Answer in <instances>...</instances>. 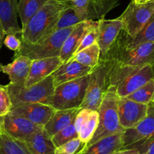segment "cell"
Listing matches in <instances>:
<instances>
[{
  "mask_svg": "<svg viewBox=\"0 0 154 154\" xmlns=\"http://www.w3.org/2000/svg\"><path fill=\"white\" fill-rule=\"evenodd\" d=\"M81 22L83 21L81 20L79 16L78 15L75 8L72 5H68L61 11L58 18L57 19L54 24L51 28L49 35L52 33V32H55V31L59 30V29L72 27V26H75V25L81 23Z\"/></svg>",
  "mask_w": 154,
  "mask_h": 154,
  "instance_id": "cell-27",
  "label": "cell"
},
{
  "mask_svg": "<svg viewBox=\"0 0 154 154\" xmlns=\"http://www.w3.org/2000/svg\"><path fill=\"white\" fill-rule=\"evenodd\" d=\"M17 0H0V22L5 35L21 34L22 29L17 22Z\"/></svg>",
  "mask_w": 154,
  "mask_h": 154,
  "instance_id": "cell-19",
  "label": "cell"
},
{
  "mask_svg": "<svg viewBox=\"0 0 154 154\" xmlns=\"http://www.w3.org/2000/svg\"><path fill=\"white\" fill-rule=\"evenodd\" d=\"M62 63L59 57L32 60L24 86L26 88L30 87L45 79L51 75Z\"/></svg>",
  "mask_w": 154,
  "mask_h": 154,
  "instance_id": "cell-15",
  "label": "cell"
},
{
  "mask_svg": "<svg viewBox=\"0 0 154 154\" xmlns=\"http://www.w3.org/2000/svg\"><path fill=\"white\" fill-rule=\"evenodd\" d=\"M126 97L137 103H143V104L148 105L153 102L154 79H151L135 91L126 96Z\"/></svg>",
  "mask_w": 154,
  "mask_h": 154,
  "instance_id": "cell-30",
  "label": "cell"
},
{
  "mask_svg": "<svg viewBox=\"0 0 154 154\" xmlns=\"http://www.w3.org/2000/svg\"><path fill=\"white\" fill-rule=\"evenodd\" d=\"M3 124H4V116H0V134H1L2 129H3Z\"/></svg>",
  "mask_w": 154,
  "mask_h": 154,
  "instance_id": "cell-40",
  "label": "cell"
},
{
  "mask_svg": "<svg viewBox=\"0 0 154 154\" xmlns=\"http://www.w3.org/2000/svg\"><path fill=\"white\" fill-rule=\"evenodd\" d=\"M0 154H32L23 140L11 137L2 129L0 134Z\"/></svg>",
  "mask_w": 154,
  "mask_h": 154,
  "instance_id": "cell-25",
  "label": "cell"
},
{
  "mask_svg": "<svg viewBox=\"0 0 154 154\" xmlns=\"http://www.w3.org/2000/svg\"><path fill=\"white\" fill-rule=\"evenodd\" d=\"M91 111L92 110H90L88 109H85V108L79 109V112H78L77 115L75 116V118L74 119V125H75V130H76L78 133H79L82 124L84 123V122L86 120L87 118L91 114Z\"/></svg>",
  "mask_w": 154,
  "mask_h": 154,
  "instance_id": "cell-36",
  "label": "cell"
},
{
  "mask_svg": "<svg viewBox=\"0 0 154 154\" xmlns=\"http://www.w3.org/2000/svg\"><path fill=\"white\" fill-rule=\"evenodd\" d=\"M32 154H54L56 146L43 129L29 136L24 140Z\"/></svg>",
  "mask_w": 154,
  "mask_h": 154,
  "instance_id": "cell-23",
  "label": "cell"
},
{
  "mask_svg": "<svg viewBox=\"0 0 154 154\" xmlns=\"http://www.w3.org/2000/svg\"><path fill=\"white\" fill-rule=\"evenodd\" d=\"M11 97L5 85H0V116H5L11 111Z\"/></svg>",
  "mask_w": 154,
  "mask_h": 154,
  "instance_id": "cell-34",
  "label": "cell"
},
{
  "mask_svg": "<svg viewBox=\"0 0 154 154\" xmlns=\"http://www.w3.org/2000/svg\"><path fill=\"white\" fill-rule=\"evenodd\" d=\"M85 146L79 137L72 139L62 146L56 147L54 154H77Z\"/></svg>",
  "mask_w": 154,
  "mask_h": 154,
  "instance_id": "cell-33",
  "label": "cell"
},
{
  "mask_svg": "<svg viewBox=\"0 0 154 154\" xmlns=\"http://www.w3.org/2000/svg\"><path fill=\"white\" fill-rule=\"evenodd\" d=\"M98 29L97 43L100 48V58H103L123 29V23L120 17L113 20L102 18L99 20Z\"/></svg>",
  "mask_w": 154,
  "mask_h": 154,
  "instance_id": "cell-11",
  "label": "cell"
},
{
  "mask_svg": "<svg viewBox=\"0 0 154 154\" xmlns=\"http://www.w3.org/2000/svg\"><path fill=\"white\" fill-rule=\"evenodd\" d=\"M122 134L104 137L93 144L84 147L77 154H113L123 147Z\"/></svg>",
  "mask_w": 154,
  "mask_h": 154,
  "instance_id": "cell-22",
  "label": "cell"
},
{
  "mask_svg": "<svg viewBox=\"0 0 154 154\" xmlns=\"http://www.w3.org/2000/svg\"><path fill=\"white\" fill-rule=\"evenodd\" d=\"M79 109L80 108H72L55 110L49 121L43 127V130L51 137H54L65 127L74 122Z\"/></svg>",
  "mask_w": 154,
  "mask_h": 154,
  "instance_id": "cell-20",
  "label": "cell"
},
{
  "mask_svg": "<svg viewBox=\"0 0 154 154\" xmlns=\"http://www.w3.org/2000/svg\"><path fill=\"white\" fill-rule=\"evenodd\" d=\"M122 140V148L137 149L143 154L148 145L154 140V101L148 104L147 115L141 122L124 131Z\"/></svg>",
  "mask_w": 154,
  "mask_h": 154,
  "instance_id": "cell-7",
  "label": "cell"
},
{
  "mask_svg": "<svg viewBox=\"0 0 154 154\" xmlns=\"http://www.w3.org/2000/svg\"><path fill=\"white\" fill-rule=\"evenodd\" d=\"M98 27H99V20H95L94 23H93L92 26L88 29L85 32V35L82 38V41L80 42V45H79L78 48L76 49L75 52L74 53L73 55L79 53V51H82L85 48L91 46L93 44L97 42V36H98Z\"/></svg>",
  "mask_w": 154,
  "mask_h": 154,
  "instance_id": "cell-32",
  "label": "cell"
},
{
  "mask_svg": "<svg viewBox=\"0 0 154 154\" xmlns=\"http://www.w3.org/2000/svg\"><path fill=\"white\" fill-rule=\"evenodd\" d=\"M118 99L119 96L116 93V87L113 85L108 87L97 110L99 116L98 126L91 140L85 146L93 144L104 137L124 132L125 129L119 123Z\"/></svg>",
  "mask_w": 154,
  "mask_h": 154,
  "instance_id": "cell-2",
  "label": "cell"
},
{
  "mask_svg": "<svg viewBox=\"0 0 154 154\" xmlns=\"http://www.w3.org/2000/svg\"><path fill=\"white\" fill-rule=\"evenodd\" d=\"M55 1H57V2H62V3L67 4V5H70V2H71L70 0H55Z\"/></svg>",
  "mask_w": 154,
  "mask_h": 154,
  "instance_id": "cell-42",
  "label": "cell"
},
{
  "mask_svg": "<svg viewBox=\"0 0 154 154\" xmlns=\"http://www.w3.org/2000/svg\"><path fill=\"white\" fill-rule=\"evenodd\" d=\"M93 69L94 68L81 64L75 60H69L62 63L51 75L54 86H57L88 75Z\"/></svg>",
  "mask_w": 154,
  "mask_h": 154,
  "instance_id": "cell-16",
  "label": "cell"
},
{
  "mask_svg": "<svg viewBox=\"0 0 154 154\" xmlns=\"http://www.w3.org/2000/svg\"><path fill=\"white\" fill-rule=\"evenodd\" d=\"M103 58H107L122 66H154V42H143L131 48H124L118 38Z\"/></svg>",
  "mask_w": 154,
  "mask_h": 154,
  "instance_id": "cell-4",
  "label": "cell"
},
{
  "mask_svg": "<svg viewBox=\"0 0 154 154\" xmlns=\"http://www.w3.org/2000/svg\"><path fill=\"white\" fill-rule=\"evenodd\" d=\"M119 5V0H92L80 13L82 21L98 20Z\"/></svg>",
  "mask_w": 154,
  "mask_h": 154,
  "instance_id": "cell-21",
  "label": "cell"
},
{
  "mask_svg": "<svg viewBox=\"0 0 154 154\" xmlns=\"http://www.w3.org/2000/svg\"><path fill=\"white\" fill-rule=\"evenodd\" d=\"M67 5V4L57 2L55 0H49L32 16L26 26L21 28V42L35 43L48 36L51 28L58 18L61 11Z\"/></svg>",
  "mask_w": 154,
  "mask_h": 154,
  "instance_id": "cell-1",
  "label": "cell"
},
{
  "mask_svg": "<svg viewBox=\"0 0 154 154\" xmlns=\"http://www.w3.org/2000/svg\"><path fill=\"white\" fill-rule=\"evenodd\" d=\"M99 123V116L97 111H91L86 120L81 126L80 130L78 133V137L79 140L85 143V146L91 140L94 136Z\"/></svg>",
  "mask_w": 154,
  "mask_h": 154,
  "instance_id": "cell-29",
  "label": "cell"
},
{
  "mask_svg": "<svg viewBox=\"0 0 154 154\" xmlns=\"http://www.w3.org/2000/svg\"><path fill=\"white\" fill-rule=\"evenodd\" d=\"M153 14L154 1L138 4L131 0L120 16L123 23L122 31L128 38H134Z\"/></svg>",
  "mask_w": 154,
  "mask_h": 154,
  "instance_id": "cell-9",
  "label": "cell"
},
{
  "mask_svg": "<svg viewBox=\"0 0 154 154\" xmlns=\"http://www.w3.org/2000/svg\"><path fill=\"white\" fill-rule=\"evenodd\" d=\"M113 154H141L140 151L137 149H127V148H122L119 149Z\"/></svg>",
  "mask_w": 154,
  "mask_h": 154,
  "instance_id": "cell-37",
  "label": "cell"
},
{
  "mask_svg": "<svg viewBox=\"0 0 154 154\" xmlns=\"http://www.w3.org/2000/svg\"><path fill=\"white\" fill-rule=\"evenodd\" d=\"M143 154H154V140L148 145Z\"/></svg>",
  "mask_w": 154,
  "mask_h": 154,
  "instance_id": "cell-38",
  "label": "cell"
},
{
  "mask_svg": "<svg viewBox=\"0 0 154 154\" xmlns=\"http://www.w3.org/2000/svg\"><path fill=\"white\" fill-rule=\"evenodd\" d=\"M74 26L55 31L35 43L21 42V48L19 51L15 52L14 57L26 56L32 60L59 57L63 42Z\"/></svg>",
  "mask_w": 154,
  "mask_h": 154,
  "instance_id": "cell-5",
  "label": "cell"
},
{
  "mask_svg": "<svg viewBox=\"0 0 154 154\" xmlns=\"http://www.w3.org/2000/svg\"><path fill=\"white\" fill-rule=\"evenodd\" d=\"M70 1H71V2H70V4H71V3H72V2H73L75 0H70Z\"/></svg>",
  "mask_w": 154,
  "mask_h": 154,
  "instance_id": "cell-43",
  "label": "cell"
},
{
  "mask_svg": "<svg viewBox=\"0 0 154 154\" xmlns=\"http://www.w3.org/2000/svg\"><path fill=\"white\" fill-rule=\"evenodd\" d=\"M5 86L11 97L12 107L26 103H42L49 106L55 88L51 75L27 88L11 83Z\"/></svg>",
  "mask_w": 154,
  "mask_h": 154,
  "instance_id": "cell-3",
  "label": "cell"
},
{
  "mask_svg": "<svg viewBox=\"0 0 154 154\" xmlns=\"http://www.w3.org/2000/svg\"><path fill=\"white\" fill-rule=\"evenodd\" d=\"M56 109L42 103H26L11 108L10 113L22 116L38 126L43 128Z\"/></svg>",
  "mask_w": 154,
  "mask_h": 154,
  "instance_id": "cell-12",
  "label": "cell"
},
{
  "mask_svg": "<svg viewBox=\"0 0 154 154\" xmlns=\"http://www.w3.org/2000/svg\"><path fill=\"white\" fill-rule=\"evenodd\" d=\"M21 39L17 38L15 34H7L3 40V44L10 50L17 52L21 48Z\"/></svg>",
  "mask_w": 154,
  "mask_h": 154,
  "instance_id": "cell-35",
  "label": "cell"
},
{
  "mask_svg": "<svg viewBox=\"0 0 154 154\" xmlns=\"http://www.w3.org/2000/svg\"><path fill=\"white\" fill-rule=\"evenodd\" d=\"M1 65H2V64L0 63V72H1Z\"/></svg>",
  "mask_w": 154,
  "mask_h": 154,
  "instance_id": "cell-44",
  "label": "cell"
},
{
  "mask_svg": "<svg viewBox=\"0 0 154 154\" xmlns=\"http://www.w3.org/2000/svg\"><path fill=\"white\" fill-rule=\"evenodd\" d=\"M77 137H78V132L75 130L74 122H72L61 131H59L57 134H56L54 137H52V140L54 146L58 147L69 142V140Z\"/></svg>",
  "mask_w": 154,
  "mask_h": 154,
  "instance_id": "cell-31",
  "label": "cell"
},
{
  "mask_svg": "<svg viewBox=\"0 0 154 154\" xmlns=\"http://www.w3.org/2000/svg\"><path fill=\"white\" fill-rule=\"evenodd\" d=\"M151 79H154V66L144 65L130 74L116 87L117 95L119 97H126Z\"/></svg>",
  "mask_w": 154,
  "mask_h": 154,
  "instance_id": "cell-14",
  "label": "cell"
},
{
  "mask_svg": "<svg viewBox=\"0 0 154 154\" xmlns=\"http://www.w3.org/2000/svg\"><path fill=\"white\" fill-rule=\"evenodd\" d=\"M5 32H4L3 28H2V24H1V22H0V48H1V45L3 43V40L5 38Z\"/></svg>",
  "mask_w": 154,
  "mask_h": 154,
  "instance_id": "cell-39",
  "label": "cell"
},
{
  "mask_svg": "<svg viewBox=\"0 0 154 154\" xmlns=\"http://www.w3.org/2000/svg\"><path fill=\"white\" fill-rule=\"evenodd\" d=\"M3 128L11 137L23 141L32 134L43 129L28 119L10 112L4 116Z\"/></svg>",
  "mask_w": 154,
  "mask_h": 154,
  "instance_id": "cell-13",
  "label": "cell"
},
{
  "mask_svg": "<svg viewBox=\"0 0 154 154\" xmlns=\"http://www.w3.org/2000/svg\"><path fill=\"white\" fill-rule=\"evenodd\" d=\"M95 20H87L81 22L73 27L70 33L66 37L62 46L59 57L62 63L67 62L73 56L78 48L85 32L91 27Z\"/></svg>",
  "mask_w": 154,
  "mask_h": 154,
  "instance_id": "cell-17",
  "label": "cell"
},
{
  "mask_svg": "<svg viewBox=\"0 0 154 154\" xmlns=\"http://www.w3.org/2000/svg\"><path fill=\"white\" fill-rule=\"evenodd\" d=\"M119 123L124 129L133 128L146 116L148 105L131 100L126 97L118 99Z\"/></svg>",
  "mask_w": 154,
  "mask_h": 154,
  "instance_id": "cell-10",
  "label": "cell"
},
{
  "mask_svg": "<svg viewBox=\"0 0 154 154\" xmlns=\"http://www.w3.org/2000/svg\"><path fill=\"white\" fill-rule=\"evenodd\" d=\"M32 60L26 56L14 57L11 63L1 65V71L9 77V83L24 86L30 69Z\"/></svg>",
  "mask_w": 154,
  "mask_h": 154,
  "instance_id": "cell-18",
  "label": "cell"
},
{
  "mask_svg": "<svg viewBox=\"0 0 154 154\" xmlns=\"http://www.w3.org/2000/svg\"><path fill=\"white\" fill-rule=\"evenodd\" d=\"M90 74L57 85L49 106L56 110L80 108L85 98Z\"/></svg>",
  "mask_w": 154,
  "mask_h": 154,
  "instance_id": "cell-6",
  "label": "cell"
},
{
  "mask_svg": "<svg viewBox=\"0 0 154 154\" xmlns=\"http://www.w3.org/2000/svg\"><path fill=\"white\" fill-rule=\"evenodd\" d=\"M100 51L97 43L93 44L91 46L79 51L72 56L69 60H75L81 64L89 67L94 68L100 61ZM68 60V61H69Z\"/></svg>",
  "mask_w": 154,
  "mask_h": 154,
  "instance_id": "cell-28",
  "label": "cell"
},
{
  "mask_svg": "<svg viewBox=\"0 0 154 154\" xmlns=\"http://www.w3.org/2000/svg\"><path fill=\"white\" fill-rule=\"evenodd\" d=\"M108 70L109 63L107 60L100 58L98 64L90 73L85 98L80 109L85 108L92 111L97 110L107 89L106 76Z\"/></svg>",
  "mask_w": 154,
  "mask_h": 154,
  "instance_id": "cell-8",
  "label": "cell"
},
{
  "mask_svg": "<svg viewBox=\"0 0 154 154\" xmlns=\"http://www.w3.org/2000/svg\"><path fill=\"white\" fill-rule=\"evenodd\" d=\"M122 34L120 35L119 33L117 38L124 48L127 49L133 48L143 42H154V14L134 38H128L125 32L122 30Z\"/></svg>",
  "mask_w": 154,
  "mask_h": 154,
  "instance_id": "cell-24",
  "label": "cell"
},
{
  "mask_svg": "<svg viewBox=\"0 0 154 154\" xmlns=\"http://www.w3.org/2000/svg\"><path fill=\"white\" fill-rule=\"evenodd\" d=\"M134 2L138 4H142V3H146V2H151V1H154V0H132Z\"/></svg>",
  "mask_w": 154,
  "mask_h": 154,
  "instance_id": "cell-41",
  "label": "cell"
},
{
  "mask_svg": "<svg viewBox=\"0 0 154 154\" xmlns=\"http://www.w3.org/2000/svg\"><path fill=\"white\" fill-rule=\"evenodd\" d=\"M49 0H19L17 12L22 23V27L26 26L32 16L38 12Z\"/></svg>",
  "mask_w": 154,
  "mask_h": 154,
  "instance_id": "cell-26",
  "label": "cell"
}]
</instances>
